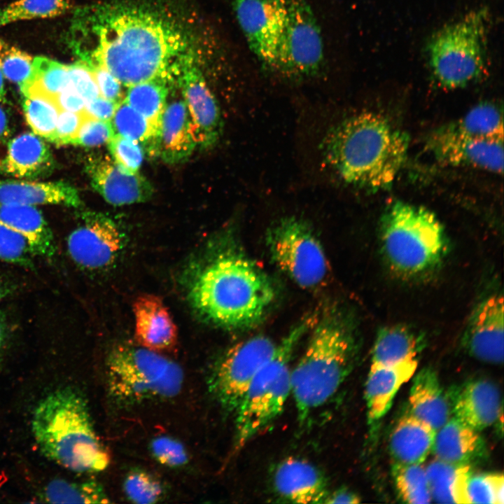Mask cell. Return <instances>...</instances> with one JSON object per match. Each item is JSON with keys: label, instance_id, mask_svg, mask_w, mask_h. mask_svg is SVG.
<instances>
[{"label": "cell", "instance_id": "obj_24", "mask_svg": "<svg viewBox=\"0 0 504 504\" xmlns=\"http://www.w3.org/2000/svg\"><path fill=\"white\" fill-rule=\"evenodd\" d=\"M197 142L183 99L166 103L162 113L157 153L167 163H178L192 153Z\"/></svg>", "mask_w": 504, "mask_h": 504}, {"label": "cell", "instance_id": "obj_25", "mask_svg": "<svg viewBox=\"0 0 504 504\" xmlns=\"http://www.w3.org/2000/svg\"><path fill=\"white\" fill-rule=\"evenodd\" d=\"M0 203L76 208L82 204L77 190L66 182L18 180L0 181Z\"/></svg>", "mask_w": 504, "mask_h": 504}, {"label": "cell", "instance_id": "obj_46", "mask_svg": "<svg viewBox=\"0 0 504 504\" xmlns=\"http://www.w3.org/2000/svg\"><path fill=\"white\" fill-rule=\"evenodd\" d=\"M86 113L61 110L59 112L55 130L51 142L57 145L71 144L76 137Z\"/></svg>", "mask_w": 504, "mask_h": 504}, {"label": "cell", "instance_id": "obj_10", "mask_svg": "<svg viewBox=\"0 0 504 504\" xmlns=\"http://www.w3.org/2000/svg\"><path fill=\"white\" fill-rule=\"evenodd\" d=\"M286 1V15L272 70L290 78L314 77L324 62L321 28L307 0Z\"/></svg>", "mask_w": 504, "mask_h": 504}, {"label": "cell", "instance_id": "obj_55", "mask_svg": "<svg viewBox=\"0 0 504 504\" xmlns=\"http://www.w3.org/2000/svg\"><path fill=\"white\" fill-rule=\"evenodd\" d=\"M13 291V284L0 276V302Z\"/></svg>", "mask_w": 504, "mask_h": 504}, {"label": "cell", "instance_id": "obj_8", "mask_svg": "<svg viewBox=\"0 0 504 504\" xmlns=\"http://www.w3.org/2000/svg\"><path fill=\"white\" fill-rule=\"evenodd\" d=\"M314 319L297 324L277 344L260 369L235 411V448L240 449L280 415L291 392L289 363L297 344Z\"/></svg>", "mask_w": 504, "mask_h": 504}, {"label": "cell", "instance_id": "obj_14", "mask_svg": "<svg viewBox=\"0 0 504 504\" xmlns=\"http://www.w3.org/2000/svg\"><path fill=\"white\" fill-rule=\"evenodd\" d=\"M176 76L186 104L197 145L213 147L223 129L220 110L195 57L186 52L180 58Z\"/></svg>", "mask_w": 504, "mask_h": 504}, {"label": "cell", "instance_id": "obj_54", "mask_svg": "<svg viewBox=\"0 0 504 504\" xmlns=\"http://www.w3.org/2000/svg\"><path fill=\"white\" fill-rule=\"evenodd\" d=\"M10 134L8 117L6 111L0 106V145L8 139Z\"/></svg>", "mask_w": 504, "mask_h": 504}, {"label": "cell", "instance_id": "obj_11", "mask_svg": "<svg viewBox=\"0 0 504 504\" xmlns=\"http://www.w3.org/2000/svg\"><path fill=\"white\" fill-rule=\"evenodd\" d=\"M267 241L276 264L300 286L314 288L325 278L327 262L323 248L302 219L280 220L269 230Z\"/></svg>", "mask_w": 504, "mask_h": 504}, {"label": "cell", "instance_id": "obj_51", "mask_svg": "<svg viewBox=\"0 0 504 504\" xmlns=\"http://www.w3.org/2000/svg\"><path fill=\"white\" fill-rule=\"evenodd\" d=\"M118 104L99 96L86 102L85 112L94 118L111 121Z\"/></svg>", "mask_w": 504, "mask_h": 504}, {"label": "cell", "instance_id": "obj_53", "mask_svg": "<svg viewBox=\"0 0 504 504\" xmlns=\"http://www.w3.org/2000/svg\"><path fill=\"white\" fill-rule=\"evenodd\" d=\"M493 482L496 504H503L504 503V479L501 473H491Z\"/></svg>", "mask_w": 504, "mask_h": 504}, {"label": "cell", "instance_id": "obj_34", "mask_svg": "<svg viewBox=\"0 0 504 504\" xmlns=\"http://www.w3.org/2000/svg\"><path fill=\"white\" fill-rule=\"evenodd\" d=\"M70 84L68 64L39 56L33 59L29 80L21 92L43 95L54 100Z\"/></svg>", "mask_w": 504, "mask_h": 504}, {"label": "cell", "instance_id": "obj_12", "mask_svg": "<svg viewBox=\"0 0 504 504\" xmlns=\"http://www.w3.org/2000/svg\"><path fill=\"white\" fill-rule=\"evenodd\" d=\"M277 344L257 335L229 349L216 365L209 387L220 405L234 412L260 369L271 358Z\"/></svg>", "mask_w": 504, "mask_h": 504}, {"label": "cell", "instance_id": "obj_56", "mask_svg": "<svg viewBox=\"0 0 504 504\" xmlns=\"http://www.w3.org/2000/svg\"><path fill=\"white\" fill-rule=\"evenodd\" d=\"M6 337V323L4 313L0 311V358L1 357Z\"/></svg>", "mask_w": 504, "mask_h": 504}, {"label": "cell", "instance_id": "obj_43", "mask_svg": "<svg viewBox=\"0 0 504 504\" xmlns=\"http://www.w3.org/2000/svg\"><path fill=\"white\" fill-rule=\"evenodd\" d=\"M108 144V149L117 163L130 172H138L144 158V150L141 144L118 134H114Z\"/></svg>", "mask_w": 504, "mask_h": 504}, {"label": "cell", "instance_id": "obj_9", "mask_svg": "<svg viewBox=\"0 0 504 504\" xmlns=\"http://www.w3.org/2000/svg\"><path fill=\"white\" fill-rule=\"evenodd\" d=\"M183 379L177 363L142 346L118 344L106 360L108 393L123 405L174 397Z\"/></svg>", "mask_w": 504, "mask_h": 504}, {"label": "cell", "instance_id": "obj_40", "mask_svg": "<svg viewBox=\"0 0 504 504\" xmlns=\"http://www.w3.org/2000/svg\"><path fill=\"white\" fill-rule=\"evenodd\" d=\"M32 62L27 52L0 39V71L4 77L18 84L20 90L29 80Z\"/></svg>", "mask_w": 504, "mask_h": 504}, {"label": "cell", "instance_id": "obj_21", "mask_svg": "<svg viewBox=\"0 0 504 504\" xmlns=\"http://www.w3.org/2000/svg\"><path fill=\"white\" fill-rule=\"evenodd\" d=\"M134 337L139 346L154 351L172 349L177 342V328L162 299L152 294L134 302Z\"/></svg>", "mask_w": 504, "mask_h": 504}, {"label": "cell", "instance_id": "obj_30", "mask_svg": "<svg viewBox=\"0 0 504 504\" xmlns=\"http://www.w3.org/2000/svg\"><path fill=\"white\" fill-rule=\"evenodd\" d=\"M422 343V337L407 326L395 325L383 327L376 336L372 363L389 365L415 358Z\"/></svg>", "mask_w": 504, "mask_h": 504}, {"label": "cell", "instance_id": "obj_4", "mask_svg": "<svg viewBox=\"0 0 504 504\" xmlns=\"http://www.w3.org/2000/svg\"><path fill=\"white\" fill-rule=\"evenodd\" d=\"M308 344L290 371L291 393L300 424L337 393L353 370L358 356L354 324L332 309L315 321Z\"/></svg>", "mask_w": 504, "mask_h": 504}, {"label": "cell", "instance_id": "obj_31", "mask_svg": "<svg viewBox=\"0 0 504 504\" xmlns=\"http://www.w3.org/2000/svg\"><path fill=\"white\" fill-rule=\"evenodd\" d=\"M431 499L440 503H468L466 493L470 465L435 459L426 468Z\"/></svg>", "mask_w": 504, "mask_h": 504}, {"label": "cell", "instance_id": "obj_27", "mask_svg": "<svg viewBox=\"0 0 504 504\" xmlns=\"http://www.w3.org/2000/svg\"><path fill=\"white\" fill-rule=\"evenodd\" d=\"M409 402L410 414L435 431L450 419L451 410L448 395L444 392L436 372L430 368H423L414 377Z\"/></svg>", "mask_w": 504, "mask_h": 504}, {"label": "cell", "instance_id": "obj_5", "mask_svg": "<svg viewBox=\"0 0 504 504\" xmlns=\"http://www.w3.org/2000/svg\"><path fill=\"white\" fill-rule=\"evenodd\" d=\"M31 430L41 453L66 469L92 473L109 465L87 402L74 388H58L43 398L34 411Z\"/></svg>", "mask_w": 504, "mask_h": 504}, {"label": "cell", "instance_id": "obj_1", "mask_svg": "<svg viewBox=\"0 0 504 504\" xmlns=\"http://www.w3.org/2000/svg\"><path fill=\"white\" fill-rule=\"evenodd\" d=\"M94 11L90 22L95 43L85 55L89 56L84 64L105 68L127 87L176 75L186 44L172 22L132 6H102Z\"/></svg>", "mask_w": 504, "mask_h": 504}, {"label": "cell", "instance_id": "obj_6", "mask_svg": "<svg viewBox=\"0 0 504 504\" xmlns=\"http://www.w3.org/2000/svg\"><path fill=\"white\" fill-rule=\"evenodd\" d=\"M381 247L391 271L407 279L424 276L436 269L447 250V239L435 215L424 207L395 201L380 223Z\"/></svg>", "mask_w": 504, "mask_h": 504}, {"label": "cell", "instance_id": "obj_7", "mask_svg": "<svg viewBox=\"0 0 504 504\" xmlns=\"http://www.w3.org/2000/svg\"><path fill=\"white\" fill-rule=\"evenodd\" d=\"M489 12L479 8L436 30L426 54L431 77L446 90L464 88L486 70Z\"/></svg>", "mask_w": 504, "mask_h": 504}, {"label": "cell", "instance_id": "obj_13", "mask_svg": "<svg viewBox=\"0 0 504 504\" xmlns=\"http://www.w3.org/2000/svg\"><path fill=\"white\" fill-rule=\"evenodd\" d=\"M82 222L67 238V249L74 262L88 271L111 267L126 246L125 233L111 218L102 213L85 211Z\"/></svg>", "mask_w": 504, "mask_h": 504}, {"label": "cell", "instance_id": "obj_36", "mask_svg": "<svg viewBox=\"0 0 504 504\" xmlns=\"http://www.w3.org/2000/svg\"><path fill=\"white\" fill-rule=\"evenodd\" d=\"M111 124L115 134L146 146L151 153H157L159 132L125 100L118 105Z\"/></svg>", "mask_w": 504, "mask_h": 504}, {"label": "cell", "instance_id": "obj_38", "mask_svg": "<svg viewBox=\"0 0 504 504\" xmlns=\"http://www.w3.org/2000/svg\"><path fill=\"white\" fill-rule=\"evenodd\" d=\"M71 7L69 0H17L0 8V28L21 20L57 17Z\"/></svg>", "mask_w": 504, "mask_h": 504}, {"label": "cell", "instance_id": "obj_41", "mask_svg": "<svg viewBox=\"0 0 504 504\" xmlns=\"http://www.w3.org/2000/svg\"><path fill=\"white\" fill-rule=\"evenodd\" d=\"M123 490L130 501L139 504L155 503L164 494L163 486L155 477L146 470L137 469L127 475Z\"/></svg>", "mask_w": 504, "mask_h": 504}, {"label": "cell", "instance_id": "obj_28", "mask_svg": "<svg viewBox=\"0 0 504 504\" xmlns=\"http://www.w3.org/2000/svg\"><path fill=\"white\" fill-rule=\"evenodd\" d=\"M432 451L440 461L470 465L484 456L486 446L477 430L453 416L436 431Z\"/></svg>", "mask_w": 504, "mask_h": 504}, {"label": "cell", "instance_id": "obj_23", "mask_svg": "<svg viewBox=\"0 0 504 504\" xmlns=\"http://www.w3.org/2000/svg\"><path fill=\"white\" fill-rule=\"evenodd\" d=\"M417 365L416 358L389 365L371 364L365 391L370 424L386 414L398 391L412 377Z\"/></svg>", "mask_w": 504, "mask_h": 504}, {"label": "cell", "instance_id": "obj_32", "mask_svg": "<svg viewBox=\"0 0 504 504\" xmlns=\"http://www.w3.org/2000/svg\"><path fill=\"white\" fill-rule=\"evenodd\" d=\"M172 76L161 77L128 87L124 100L159 132Z\"/></svg>", "mask_w": 504, "mask_h": 504}, {"label": "cell", "instance_id": "obj_44", "mask_svg": "<svg viewBox=\"0 0 504 504\" xmlns=\"http://www.w3.org/2000/svg\"><path fill=\"white\" fill-rule=\"evenodd\" d=\"M114 134L111 121L96 119L86 113L71 144L85 147L99 146L108 143Z\"/></svg>", "mask_w": 504, "mask_h": 504}, {"label": "cell", "instance_id": "obj_17", "mask_svg": "<svg viewBox=\"0 0 504 504\" xmlns=\"http://www.w3.org/2000/svg\"><path fill=\"white\" fill-rule=\"evenodd\" d=\"M503 297L498 293L485 297L473 309L461 340L472 357L491 364L503 363Z\"/></svg>", "mask_w": 504, "mask_h": 504}, {"label": "cell", "instance_id": "obj_15", "mask_svg": "<svg viewBox=\"0 0 504 504\" xmlns=\"http://www.w3.org/2000/svg\"><path fill=\"white\" fill-rule=\"evenodd\" d=\"M238 24L258 59L272 70L282 29L286 0H232Z\"/></svg>", "mask_w": 504, "mask_h": 504}, {"label": "cell", "instance_id": "obj_22", "mask_svg": "<svg viewBox=\"0 0 504 504\" xmlns=\"http://www.w3.org/2000/svg\"><path fill=\"white\" fill-rule=\"evenodd\" d=\"M54 167L49 147L34 133L21 134L10 139L0 158V174L18 178L45 176Z\"/></svg>", "mask_w": 504, "mask_h": 504}, {"label": "cell", "instance_id": "obj_47", "mask_svg": "<svg viewBox=\"0 0 504 504\" xmlns=\"http://www.w3.org/2000/svg\"><path fill=\"white\" fill-rule=\"evenodd\" d=\"M69 76L71 85L86 102L100 96L92 71L83 62L69 65Z\"/></svg>", "mask_w": 504, "mask_h": 504}, {"label": "cell", "instance_id": "obj_29", "mask_svg": "<svg viewBox=\"0 0 504 504\" xmlns=\"http://www.w3.org/2000/svg\"><path fill=\"white\" fill-rule=\"evenodd\" d=\"M436 431L412 414L398 421L389 438L394 463L421 464L431 452Z\"/></svg>", "mask_w": 504, "mask_h": 504}, {"label": "cell", "instance_id": "obj_3", "mask_svg": "<svg viewBox=\"0 0 504 504\" xmlns=\"http://www.w3.org/2000/svg\"><path fill=\"white\" fill-rule=\"evenodd\" d=\"M407 134L374 112L351 115L330 129L321 144L323 162L344 183L375 190L390 186L402 168Z\"/></svg>", "mask_w": 504, "mask_h": 504}, {"label": "cell", "instance_id": "obj_57", "mask_svg": "<svg viewBox=\"0 0 504 504\" xmlns=\"http://www.w3.org/2000/svg\"><path fill=\"white\" fill-rule=\"evenodd\" d=\"M6 102V92L4 86V76L0 71V102Z\"/></svg>", "mask_w": 504, "mask_h": 504}, {"label": "cell", "instance_id": "obj_33", "mask_svg": "<svg viewBox=\"0 0 504 504\" xmlns=\"http://www.w3.org/2000/svg\"><path fill=\"white\" fill-rule=\"evenodd\" d=\"M463 135L476 138H503L502 111L493 102H482L464 116L447 125Z\"/></svg>", "mask_w": 504, "mask_h": 504}, {"label": "cell", "instance_id": "obj_2", "mask_svg": "<svg viewBox=\"0 0 504 504\" xmlns=\"http://www.w3.org/2000/svg\"><path fill=\"white\" fill-rule=\"evenodd\" d=\"M221 235L193 257L184 272L186 297L202 319L237 329L256 323L274 297L264 272Z\"/></svg>", "mask_w": 504, "mask_h": 504}, {"label": "cell", "instance_id": "obj_49", "mask_svg": "<svg viewBox=\"0 0 504 504\" xmlns=\"http://www.w3.org/2000/svg\"><path fill=\"white\" fill-rule=\"evenodd\" d=\"M88 67L92 73L101 97L118 104L124 100L122 83L115 76L100 66L92 65Z\"/></svg>", "mask_w": 504, "mask_h": 504}, {"label": "cell", "instance_id": "obj_48", "mask_svg": "<svg viewBox=\"0 0 504 504\" xmlns=\"http://www.w3.org/2000/svg\"><path fill=\"white\" fill-rule=\"evenodd\" d=\"M468 503L496 504L493 482L491 473L470 474L466 486Z\"/></svg>", "mask_w": 504, "mask_h": 504}, {"label": "cell", "instance_id": "obj_50", "mask_svg": "<svg viewBox=\"0 0 504 504\" xmlns=\"http://www.w3.org/2000/svg\"><path fill=\"white\" fill-rule=\"evenodd\" d=\"M54 101L59 111L76 113L85 111L86 102L71 84L59 92Z\"/></svg>", "mask_w": 504, "mask_h": 504}, {"label": "cell", "instance_id": "obj_16", "mask_svg": "<svg viewBox=\"0 0 504 504\" xmlns=\"http://www.w3.org/2000/svg\"><path fill=\"white\" fill-rule=\"evenodd\" d=\"M428 150L443 164L469 167L494 173L503 169V138H476L463 135L447 125L434 132Z\"/></svg>", "mask_w": 504, "mask_h": 504}, {"label": "cell", "instance_id": "obj_18", "mask_svg": "<svg viewBox=\"0 0 504 504\" xmlns=\"http://www.w3.org/2000/svg\"><path fill=\"white\" fill-rule=\"evenodd\" d=\"M86 172L93 188L108 203L120 206L145 202L153 192L150 183L107 156L90 158Z\"/></svg>", "mask_w": 504, "mask_h": 504}, {"label": "cell", "instance_id": "obj_45", "mask_svg": "<svg viewBox=\"0 0 504 504\" xmlns=\"http://www.w3.org/2000/svg\"><path fill=\"white\" fill-rule=\"evenodd\" d=\"M151 452L161 464L177 468L185 465L188 460L184 446L176 439L168 436H159L151 442Z\"/></svg>", "mask_w": 504, "mask_h": 504}, {"label": "cell", "instance_id": "obj_42", "mask_svg": "<svg viewBox=\"0 0 504 504\" xmlns=\"http://www.w3.org/2000/svg\"><path fill=\"white\" fill-rule=\"evenodd\" d=\"M34 256L21 235L0 223V261L34 268Z\"/></svg>", "mask_w": 504, "mask_h": 504}, {"label": "cell", "instance_id": "obj_20", "mask_svg": "<svg viewBox=\"0 0 504 504\" xmlns=\"http://www.w3.org/2000/svg\"><path fill=\"white\" fill-rule=\"evenodd\" d=\"M272 486L279 498L293 503H325L330 492L318 468L297 457L286 458L276 464Z\"/></svg>", "mask_w": 504, "mask_h": 504}, {"label": "cell", "instance_id": "obj_39", "mask_svg": "<svg viewBox=\"0 0 504 504\" xmlns=\"http://www.w3.org/2000/svg\"><path fill=\"white\" fill-rule=\"evenodd\" d=\"M22 94V108L29 126L35 134L51 141L59 112L55 101L37 94Z\"/></svg>", "mask_w": 504, "mask_h": 504}, {"label": "cell", "instance_id": "obj_37", "mask_svg": "<svg viewBox=\"0 0 504 504\" xmlns=\"http://www.w3.org/2000/svg\"><path fill=\"white\" fill-rule=\"evenodd\" d=\"M392 475L398 497L405 503L423 504L432 500L426 469L421 464L393 463Z\"/></svg>", "mask_w": 504, "mask_h": 504}, {"label": "cell", "instance_id": "obj_26", "mask_svg": "<svg viewBox=\"0 0 504 504\" xmlns=\"http://www.w3.org/2000/svg\"><path fill=\"white\" fill-rule=\"evenodd\" d=\"M0 223L21 235L35 255H55L57 247L52 230L34 206L0 203Z\"/></svg>", "mask_w": 504, "mask_h": 504}, {"label": "cell", "instance_id": "obj_52", "mask_svg": "<svg viewBox=\"0 0 504 504\" xmlns=\"http://www.w3.org/2000/svg\"><path fill=\"white\" fill-rule=\"evenodd\" d=\"M360 498L356 493L347 489H339L333 492H329L325 503H358Z\"/></svg>", "mask_w": 504, "mask_h": 504}, {"label": "cell", "instance_id": "obj_35", "mask_svg": "<svg viewBox=\"0 0 504 504\" xmlns=\"http://www.w3.org/2000/svg\"><path fill=\"white\" fill-rule=\"evenodd\" d=\"M40 498L50 503H106L110 500L95 481L82 482L55 479L40 493Z\"/></svg>", "mask_w": 504, "mask_h": 504}, {"label": "cell", "instance_id": "obj_19", "mask_svg": "<svg viewBox=\"0 0 504 504\" xmlns=\"http://www.w3.org/2000/svg\"><path fill=\"white\" fill-rule=\"evenodd\" d=\"M454 417L478 431L503 414L500 393L497 386L485 379L468 381L447 393Z\"/></svg>", "mask_w": 504, "mask_h": 504}]
</instances>
